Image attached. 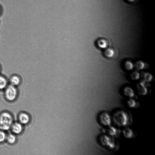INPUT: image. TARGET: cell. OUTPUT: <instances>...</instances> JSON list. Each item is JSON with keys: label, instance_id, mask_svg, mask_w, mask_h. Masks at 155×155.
Returning a JSON list of instances; mask_svg holds the SVG:
<instances>
[{"label": "cell", "instance_id": "6da1fadb", "mask_svg": "<svg viewBox=\"0 0 155 155\" xmlns=\"http://www.w3.org/2000/svg\"><path fill=\"white\" fill-rule=\"evenodd\" d=\"M111 116L112 122L117 126L125 127L131 123V115L127 111L123 109L115 111Z\"/></svg>", "mask_w": 155, "mask_h": 155}, {"label": "cell", "instance_id": "7a4b0ae2", "mask_svg": "<svg viewBox=\"0 0 155 155\" xmlns=\"http://www.w3.org/2000/svg\"><path fill=\"white\" fill-rule=\"evenodd\" d=\"M114 138L110 136L106 133L100 134L97 139V142L102 148L111 150L116 147Z\"/></svg>", "mask_w": 155, "mask_h": 155}, {"label": "cell", "instance_id": "3957f363", "mask_svg": "<svg viewBox=\"0 0 155 155\" xmlns=\"http://www.w3.org/2000/svg\"><path fill=\"white\" fill-rule=\"evenodd\" d=\"M96 119L100 125L105 128L111 125L112 122L111 115L105 111L100 112L97 116Z\"/></svg>", "mask_w": 155, "mask_h": 155}, {"label": "cell", "instance_id": "277c9868", "mask_svg": "<svg viewBox=\"0 0 155 155\" xmlns=\"http://www.w3.org/2000/svg\"><path fill=\"white\" fill-rule=\"evenodd\" d=\"M13 122V118L10 114L4 112L0 115V129L4 130H9Z\"/></svg>", "mask_w": 155, "mask_h": 155}, {"label": "cell", "instance_id": "5b68a950", "mask_svg": "<svg viewBox=\"0 0 155 155\" xmlns=\"http://www.w3.org/2000/svg\"><path fill=\"white\" fill-rule=\"evenodd\" d=\"M5 93L7 99L9 101H12L16 98L17 90L16 86L10 85L7 87Z\"/></svg>", "mask_w": 155, "mask_h": 155}, {"label": "cell", "instance_id": "8992f818", "mask_svg": "<svg viewBox=\"0 0 155 155\" xmlns=\"http://www.w3.org/2000/svg\"><path fill=\"white\" fill-rule=\"evenodd\" d=\"M106 128L104 133L114 138L119 136L121 132L120 129L111 125Z\"/></svg>", "mask_w": 155, "mask_h": 155}, {"label": "cell", "instance_id": "52a82bcc", "mask_svg": "<svg viewBox=\"0 0 155 155\" xmlns=\"http://www.w3.org/2000/svg\"><path fill=\"white\" fill-rule=\"evenodd\" d=\"M122 97L126 100L134 98L135 95L134 91L131 88L126 87L122 90L121 92Z\"/></svg>", "mask_w": 155, "mask_h": 155}, {"label": "cell", "instance_id": "ba28073f", "mask_svg": "<svg viewBox=\"0 0 155 155\" xmlns=\"http://www.w3.org/2000/svg\"><path fill=\"white\" fill-rule=\"evenodd\" d=\"M21 77L16 74L12 75L9 79L10 85L16 87L21 84Z\"/></svg>", "mask_w": 155, "mask_h": 155}, {"label": "cell", "instance_id": "9c48e42d", "mask_svg": "<svg viewBox=\"0 0 155 155\" xmlns=\"http://www.w3.org/2000/svg\"><path fill=\"white\" fill-rule=\"evenodd\" d=\"M122 133L123 136L128 139L133 138L135 135L133 130L128 126L125 127L122 130Z\"/></svg>", "mask_w": 155, "mask_h": 155}, {"label": "cell", "instance_id": "30bf717a", "mask_svg": "<svg viewBox=\"0 0 155 155\" xmlns=\"http://www.w3.org/2000/svg\"><path fill=\"white\" fill-rule=\"evenodd\" d=\"M19 120L21 123L23 124H28L30 121L29 115L26 113H22L19 116Z\"/></svg>", "mask_w": 155, "mask_h": 155}, {"label": "cell", "instance_id": "8fae6325", "mask_svg": "<svg viewBox=\"0 0 155 155\" xmlns=\"http://www.w3.org/2000/svg\"><path fill=\"white\" fill-rule=\"evenodd\" d=\"M12 130L14 133L18 134L22 132L23 130V127L21 124L16 123L12 126Z\"/></svg>", "mask_w": 155, "mask_h": 155}, {"label": "cell", "instance_id": "7c38bea8", "mask_svg": "<svg viewBox=\"0 0 155 155\" xmlns=\"http://www.w3.org/2000/svg\"><path fill=\"white\" fill-rule=\"evenodd\" d=\"M8 81L4 76L0 74V90L6 88L7 86Z\"/></svg>", "mask_w": 155, "mask_h": 155}, {"label": "cell", "instance_id": "4fadbf2b", "mask_svg": "<svg viewBox=\"0 0 155 155\" xmlns=\"http://www.w3.org/2000/svg\"><path fill=\"white\" fill-rule=\"evenodd\" d=\"M126 100L127 105L130 108H136L138 106V102L133 98Z\"/></svg>", "mask_w": 155, "mask_h": 155}, {"label": "cell", "instance_id": "5bb4252c", "mask_svg": "<svg viewBox=\"0 0 155 155\" xmlns=\"http://www.w3.org/2000/svg\"><path fill=\"white\" fill-rule=\"evenodd\" d=\"M97 45L100 48L102 49H105L107 47L108 44L106 40L102 39L98 41L97 42Z\"/></svg>", "mask_w": 155, "mask_h": 155}, {"label": "cell", "instance_id": "9a60e30c", "mask_svg": "<svg viewBox=\"0 0 155 155\" xmlns=\"http://www.w3.org/2000/svg\"><path fill=\"white\" fill-rule=\"evenodd\" d=\"M114 54V50L111 48L107 49L105 52V55L106 57L108 58L112 57Z\"/></svg>", "mask_w": 155, "mask_h": 155}, {"label": "cell", "instance_id": "2e32d148", "mask_svg": "<svg viewBox=\"0 0 155 155\" xmlns=\"http://www.w3.org/2000/svg\"><path fill=\"white\" fill-rule=\"evenodd\" d=\"M7 139L8 142L10 144H14L16 140V138L15 135L12 134H9Z\"/></svg>", "mask_w": 155, "mask_h": 155}, {"label": "cell", "instance_id": "e0dca14e", "mask_svg": "<svg viewBox=\"0 0 155 155\" xmlns=\"http://www.w3.org/2000/svg\"><path fill=\"white\" fill-rule=\"evenodd\" d=\"M6 138L5 133L3 131H0V142H4Z\"/></svg>", "mask_w": 155, "mask_h": 155}, {"label": "cell", "instance_id": "ac0fdd59", "mask_svg": "<svg viewBox=\"0 0 155 155\" xmlns=\"http://www.w3.org/2000/svg\"><path fill=\"white\" fill-rule=\"evenodd\" d=\"M125 66L126 69L128 70H131L133 67V65L130 62H127L125 64Z\"/></svg>", "mask_w": 155, "mask_h": 155}, {"label": "cell", "instance_id": "d6986e66", "mask_svg": "<svg viewBox=\"0 0 155 155\" xmlns=\"http://www.w3.org/2000/svg\"><path fill=\"white\" fill-rule=\"evenodd\" d=\"M3 12V9L2 6L0 4V16H1Z\"/></svg>", "mask_w": 155, "mask_h": 155}, {"label": "cell", "instance_id": "ffe728a7", "mask_svg": "<svg viewBox=\"0 0 155 155\" xmlns=\"http://www.w3.org/2000/svg\"><path fill=\"white\" fill-rule=\"evenodd\" d=\"M127 2L129 3H132L134 2L135 0H125Z\"/></svg>", "mask_w": 155, "mask_h": 155}, {"label": "cell", "instance_id": "44dd1931", "mask_svg": "<svg viewBox=\"0 0 155 155\" xmlns=\"http://www.w3.org/2000/svg\"><path fill=\"white\" fill-rule=\"evenodd\" d=\"M1 66H0V72H1Z\"/></svg>", "mask_w": 155, "mask_h": 155}]
</instances>
